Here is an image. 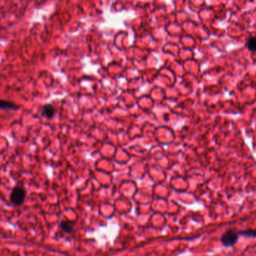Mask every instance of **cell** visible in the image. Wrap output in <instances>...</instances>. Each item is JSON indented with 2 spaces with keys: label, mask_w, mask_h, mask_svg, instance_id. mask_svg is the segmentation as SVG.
Masks as SVG:
<instances>
[{
  "label": "cell",
  "mask_w": 256,
  "mask_h": 256,
  "mask_svg": "<svg viewBox=\"0 0 256 256\" xmlns=\"http://www.w3.org/2000/svg\"><path fill=\"white\" fill-rule=\"evenodd\" d=\"M26 192L24 188L20 186H15L12 189L10 195V201L14 206H20L25 201Z\"/></svg>",
  "instance_id": "obj_1"
},
{
  "label": "cell",
  "mask_w": 256,
  "mask_h": 256,
  "mask_svg": "<svg viewBox=\"0 0 256 256\" xmlns=\"http://www.w3.org/2000/svg\"><path fill=\"white\" fill-rule=\"evenodd\" d=\"M239 234L238 231L234 230H227L222 237H221V242L225 247H231L234 246L238 241Z\"/></svg>",
  "instance_id": "obj_2"
},
{
  "label": "cell",
  "mask_w": 256,
  "mask_h": 256,
  "mask_svg": "<svg viewBox=\"0 0 256 256\" xmlns=\"http://www.w3.org/2000/svg\"><path fill=\"white\" fill-rule=\"evenodd\" d=\"M19 106L14 102L0 99V110L2 111H18Z\"/></svg>",
  "instance_id": "obj_3"
},
{
  "label": "cell",
  "mask_w": 256,
  "mask_h": 256,
  "mask_svg": "<svg viewBox=\"0 0 256 256\" xmlns=\"http://www.w3.org/2000/svg\"><path fill=\"white\" fill-rule=\"evenodd\" d=\"M42 116L46 119H52L55 114V108L51 104H46L42 108Z\"/></svg>",
  "instance_id": "obj_4"
},
{
  "label": "cell",
  "mask_w": 256,
  "mask_h": 256,
  "mask_svg": "<svg viewBox=\"0 0 256 256\" xmlns=\"http://www.w3.org/2000/svg\"><path fill=\"white\" fill-rule=\"evenodd\" d=\"M60 227H61L62 230L64 232L68 233V234H70V233L73 232V223H72V222H68V221H63V222H62Z\"/></svg>",
  "instance_id": "obj_5"
},
{
  "label": "cell",
  "mask_w": 256,
  "mask_h": 256,
  "mask_svg": "<svg viewBox=\"0 0 256 256\" xmlns=\"http://www.w3.org/2000/svg\"><path fill=\"white\" fill-rule=\"evenodd\" d=\"M246 47L252 52H256V36L250 37L246 41Z\"/></svg>",
  "instance_id": "obj_6"
},
{
  "label": "cell",
  "mask_w": 256,
  "mask_h": 256,
  "mask_svg": "<svg viewBox=\"0 0 256 256\" xmlns=\"http://www.w3.org/2000/svg\"><path fill=\"white\" fill-rule=\"evenodd\" d=\"M239 235L248 237H256V229H246L238 231Z\"/></svg>",
  "instance_id": "obj_7"
}]
</instances>
